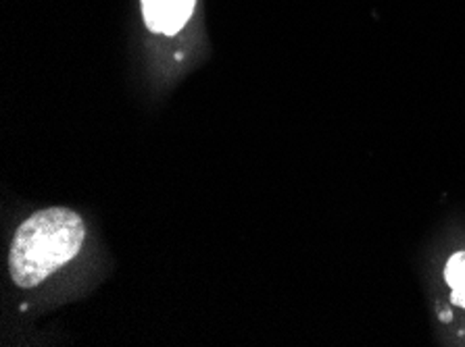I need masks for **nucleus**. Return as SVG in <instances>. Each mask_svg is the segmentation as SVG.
Instances as JSON below:
<instances>
[{
    "label": "nucleus",
    "instance_id": "1",
    "mask_svg": "<svg viewBox=\"0 0 465 347\" xmlns=\"http://www.w3.org/2000/svg\"><path fill=\"white\" fill-rule=\"evenodd\" d=\"M86 227L69 208H45L19 227L11 244L9 273L15 285L32 289L75 258Z\"/></svg>",
    "mask_w": 465,
    "mask_h": 347
},
{
    "label": "nucleus",
    "instance_id": "2",
    "mask_svg": "<svg viewBox=\"0 0 465 347\" xmlns=\"http://www.w3.org/2000/svg\"><path fill=\"white\" fill-rule=\"evenodd\" d=\"M196 0H143L144 21L151 32L173 35L186 25Z\"/></svg>",
    "mask_w": 465,
    "mask_h": 347
},
{
    "label": "nucleus",
    "instance_id": "3",
    "mask_svg": "<svg viewBox=\"0 0 465 347\" xmlns=\"http://www.w3.org/2000/svg\"><path fill=\"white\" fill-rule=\"evenodd\" d=\"M445 277L450 289H453V294H450V302L465 308V252L455 254V256L449 260Z\"/></svg>",
    "mask_w": 465,
    "mask_h": 347
},
{
    "label": "nucleus",
    "instance_id": "4",
    "mask_svg": "<svg viewBox=\"0 0 465 347\" xmlns=\"http://www.w3.org/2000/svg\"><path fill=\"white\" fill-rule=\"evenodd\" d=\"M450 318H453V314H450L449 310H447V313H440V321H450Z\"/></svg>",
    "mask_w": 465,
    "mask_h": 347
}]
</instances>
